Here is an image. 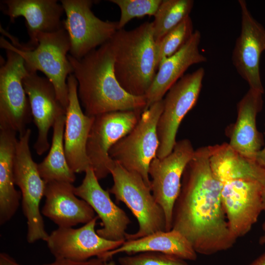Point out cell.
I'll return each mask as SVG.
<instances>
[{
    "label": "cell",
    "mask_w": 265,
    "mask_h": 265,
    "mask_svg": "<svg viewBox=\"0 0 265 265\" xmlns=\"http://www.w3.org/2000/svg\"><path fill=\"white\" fill-rule=\"evenodd\" d=\"M222 187L212 170L208 146L195 150L183 173L172 229L185 236L197 253L212 255L231 248L236 242L223 209Z\"/></svg>",
    "instance_id": "obj_1"
},
{
    "label": "cell",
    "mask_w": 265,
    "mask_h": 265,
    "mask_svg": "<svg viewBox=\"0 0 265 265\" xmlns=\"http://www.w3.org/2000/svg\"><path fill=\"white\" fill-rule=\"evenodd\" d=\"M78 83V97L84 113L91 117L116 111L141 110L145 96H135L120 85L114 70V55L109 41L80 59L68 54Z\"/></svg>",
    "instance_id": "obj_2"
},
{
    "label": "cell",
    "mask_w": 265,
    "mask_h": 265,
    "mask_svg": "<svg viewBox=\"0 0 265 265\" xmlns=\"http://www.w3.org/2000/svg\"><path fill=\"white\" fill-rule=\"evenodd\" d=\"M109 41L120 86L132 95L145 96L159 67L152 23L145 22L130 30H117Z\"/></svg>",
    "instance_id": "obj_3"
},
{
    "label": "cell",
    "mask_w": 265,
    "mask_h": 265,
    "mask_svg": "<svg viewBox=\"0 0 265 265\" xmlns=\"http://www.w3.org/2000/svg\"><path fill=\"white\" fill-rule=\"evenodd\" d=\"M37 46L33 49L17 47L0 38V47L11 50L23 59L29 72L43 73L53 85L57 98L66 109L68 105L67 78L73 70L68 58L70 50L68 35L64 27L51 33H41L37 36Z\"/></svg>",
    "instance_id": "obj_4"
},
{
    "label": "cell",
    "mask_w": 265,
    "mask_h": 265,
    "mask_svg": "<svg viewBox=\"0 0 265 265\" xmlns=\"http://www.w3.org/2000/svg\"><path fill=\"white\" fill-rule=\"evenodd\" d=\"M110 174L113 184L108 192L114 195L117 201L123 202L127 206L138 223L137 232L127 233L126 240L166 231L164 212L142 178L136 173L126 170L115 161Z\"/></svg>",
    "instance_id": "obj_5"
},
{
    "label": "cell",
    "mask_w": 265,
    "mask_h": 265,
    "mask_svg": "<svg viewBox=\"0 0 265 265\" xmlns=\"http://www.w3.org/2000/svg\"><path fill=\"white\" fill-rule=\"evenodd\" d=\"M163 106L162 99L144 110L135 127L109 151L113 160L139 174L150 188L149 169L159 148L157 125Z\"/></svg>",
    "instance_id": "obj_6"
},
{
    "label": "cell",
    "mask_w": 265,
    "mask_h": 265,
    "mask_svg": "<svg viewBox=\"0 0 265 265\" xmlns=\"http://www.w3.org/2000/svg\"><path fill=\"white\" fill-rule=\"evenodd\" d=\"M5 50L6 60L0 58V130H12L21 135L32 118L23 82L28 71L19 54Z\"/></svg>",
    "instance_id": "obj_7"
},
{
    "label": "cell",
    "mask_w": 265,
    "mask_h": 265,
    "mask_svg": "<svg viewBox=\"0 0 265 265\" xmlns=\"http://www.w3.org/2000/svg\"><path fill=\"white\" fill-rule=\"evenodd\" d=\"M204 76V69L200 67L184 75L165 94L157 125L159 144L157 157L163 158L172 151L182 121L197 103Z\"/></svg>",
    "instance_id": "obj_8"
},
{
    "label": "cell",
    "mask_w": 265,
    "mask_h": 265,
    "mask_svg": "<svg viewBox=\"0 0 265 265\" xmlns=\"http://www.w3.org/2000/svg\"><path fill=\"white\" fill-rule=\"evenodd\" d=\"M66 19L63 26L70 42V55L80 59L110 40L118 30V21H103L91 10L94 1L61 0Z\"/></svg>",
    "instance_id": "obj_9"
},
{
    "label": "cell",
    "mask_w": 265,
    "mask_h": 265,
    "mask_svg": "<svg viewBox=\"0 0 265 265\" xmlns=\"http://www.w3.org/2000/svg\"><path fill=\"white\" fill-rule=\"evenodd\" d=\"M143 111L121 110L94 116L87 142L90 167L100 180L110 174L115 164L109 155L110 148L135 127Z\"/></svg>",
    "instance_id": "obj_10"
},
{
    "label": "cell",
    "mask_w": 265,
    "mask_h": 265,
    "mask_svg": "<svg viewBox=\"0 0 265 265\" xmlns=\"http://www.w3.org/2000/svg\"><path fill=\"white\" fill-rule=\"evenodd\" d=\"M194 151L189 140L182 139L176 142L168 156L156 157L150 163L151 190L164 212L167 231L172 229L173 207L180 191L183 173Z\"/></svg>",
    "instance_id": "obj_11"
},
{
    "label": "cell",
    "mask_w": 265,
    "mask_h": 265,
    "mask_svg": "<svg viewBox=\"0 0 265 265\" xmlns=\"http://www.w3.org/2000/svg\"><path fill=\"white\" fill-rule=\"evenodd\" d=\"M264 186L251 180H236L222 184V205L229 230L235 239L248 234L264 212Z\"/></svg>",
    "instance_id": "obj_12"
},
{
    "label": "cell",
    "mask_w": 265,
    "mask_h": 265,
    "mask_svg": "<svg viewBox=\"0 0 265 265\" xmlns=\"http://www.w3.org/2000/svg\"><path fill=\"white\" fill-rule=\"evenodd\" d=\"M98 218L96 216L79 228L58 227L52 231L46 242L55 259L83 262L94 257L99 258L121 246L124 241L107 240L97 233Z\"/></svg>",
    "instance_id": "obj_13"
},
{
    "label": "cell",
    "mask_w": 265,
    "mask_h": 265,
    "mask_svg": "<svg viewBox=\"0 0 265 265\" xmlns=\"http://www.w3.org/2000/svg\"><path fill=\"white\" fill-rule=\"evenodd\" d=\"M241 10V30L232 55L233 64L250 88L264 93L260 62L265 51V28L250 12L246 1L239 0Z\"/></svg>",
    "instance_id": "obj_14"
},
{
    "label": "cell",
    "mask_w": 265,
    "mask_h": 265,
    "mask_svg": "<svg viewBox=\"0 0 265 265\" xmlns=\"http://www.w3.org/2000/svg\"><path fill=\"white\" fill-rule=\"evenodd\" d=\"M23 82L38 130L34 148L40 156L49 148L50 129L59 117L66 115V109L57 99L53 85L46 77L39 76L37 72H28Z\"/></svg>",
    "instance_id": "obj_15"
},
{
    "label": "cell",
    "mask_w": 265,
    "mask_h": 265,
    "mask_svg": "<svg viewBox=\"0 0 265 265\" xmlns=\"http://www.w3.org/2000/svg\"><path fill=\"white\" fill-rule=\"evenodd\" d=\"M68 105L66 108L64 132L66 158L75 173L85 172L91 168L87 154V142L94 117L83 112L78 97V81L72 74L67 78Z\"/></svg>",
    "instance_id": "obj_16"
},
{
    "label": "cell",
    "mask_w": 265,
    "mask_h": 265,
    "mask_svg": "<svg viewBox=\"0 0 265 265\" xmlns=\"http://www.w3.org/2000/svg\"><path fill=\"white\" fill-rule=\"evenodd\" d=\"M74 192L86 201L101 219L102 228L96 230L100 237L110 240H126V230L131 220L125 211L113 203L108 191L102 187L91 168L85 172L81 184L74 187Z\"/></svg>",
    "instance_id": "obj_17"
},
{
    "label": "cell",
    "mask_w": 265,
    "mask_h": 265,
    "mask_svg": "<svg viewBox=\"0 0 265 265\" xmlns=\"http://www.w3.org/2000/svg\"><path fill=\"white\" fill-rule=\"evenodd\" d=\"M0 4L11 22L20 16L25 18L29 38L25 45L26 49L37 46L39 34L53 32L63 27L61 18L64 10L56 0H2Z\"/></svg>",
    "instance_id": "obj_18"
},
{
    "label": "cell",
    "mask_w": 265,
    "mask_h": 265,
    "mask_svg": "<svg viewBox=\"0 0 265 265\" xmlns=\"http://www.w3.org/2000/svg\"><path fill=\"white\" fill-rule=\"evenodd\" d=\"M74 187L72 183L68 182H46V200L41 212L58 227L86 224L96 216L92 207L77 197Z\"/></svg>",
    "instance_id": "obj_19"
},
{
    "label": "cell",
    "mask_w": 265,
    "mask_h": 265,
    "mask_svg": "<svg viewBox=\"0 0 265 265\" xmlns=\"http://www.w3.org/2000/svg\"><path fill=\"white\" fill-rule=\"evenodd\" d=\"M201 39L200 32L195 30L188 41L178 51L160 63L145 95L146 106L144 110L162 100L169 89L184 76L190 66L207 61L206 57L199 51Z\"/></svg>",
    "instance_id": "obj_20"
},
{
    "label": "cell",
    "mask_w": 265,
    "mask_h": 265,
    "mask_svg": "<svg viewBox=\"0 0 265 265\" xmlns=\"http://www.w3.org/2000/svg\"><path fill=\"white\" fill-rule=\"evenodd\" d=\"M263 93L252 88L237 104V118L229 132V145L241 155L255 159L264 140L256 126V118L263 109Z\"/></svg>",
    "instance_id": "obj_21"
},
{
    "label": "cell",
    "mask_w": 265,
    "mask_h": 265,
    "mask_svg": "<svg viewBox=\"0 0 265 265\" xmlns=\"http://www.w3.org/2000/svg\"><path fill=\"white\" fill-rule=\"evenodd\" d=\"M145 252L169 254L186 261H195L197 257V253L187 238L179 232L171 229L157 232L137 239L126 240L119 247L106 252L99 258L109 261L119 253L132 255Z\"/></svg>",
    "instance_id": "obj_22"
},
{
    "label": "cell",
    "mask_w": 265,
    "mask_h": 265,
    "mask_svg": "<svg viewBox=\"0 0 265 265\" xmlns=\"http://www.w3.org/2000/svg\"><path fill=\"white\" fill-rule=\"evenodd\" d=\"M212 172L222 184L236 180H251L265 186V169L255 159L246 157L228 143L208 146Z\"/></svg>",
    "instance_id": "obj_23"
},
{
    "label": "cell",
    "mask_w": 265,
    "mask_h": 265,
    "mask_svg": "<svg viewBox=\"0 0 265 265\" xmlns=\"http://www.w3.org/2000/svg\"><path fill=\"white\" fill-rule=\"evenodd\" d=\"M16 132L0 130V223L9 221L17 212L21 193L15 188L14 160Z\"/></svg>",
    "instance_id": "obj_24"
},
{
    "label": "cell",
    "mask_w": 265,
    "mask_h": 265,
    "mask_svg": "<svg viewBox=\"0 0 265 265\" xmlns=\"http://www.w3.org/2000/svg\"><path fill=\"white\" fill-rule=\"evenodd\" d=\"M66 115L59 117L53 128L52 144L47 157L37 168L41 178L45 182L51 181L73 183L75 173L70 168L65 156L64 147V132Z\"/></svg>",
    "instance_id": "obj_25"
},
{
    "label": "cell",
    "mask_w": 265,
    "mask_h": 265,
    "mask_svg": "<svg viewBox=\"0 0 265 265\" xmlns=\"http://www.w3.org/2000/svg\"><path fill=\"white\" fill-rule=\"evenodd\" d=\"M193 5L192 0H162L152 22L156 42L189 16Z\"/></svg>",
    "instance_id": "obj_26"
},
{
    "label": "cell",
    "mask_w": 265,
    "mask_h": 265,
    "mask_svg": "<svg viewBox=\"0 0 265 265\" xmlns=\"http://www.w3.org/2000/svg\"><path fill=\"white\" fill-rule=\"evenodd\" d=\"M194 31L192 19L188 16L157 42L159 66L164 59L178 51L188 41Z\"/></svg>",
    "instance_id": "obj_27"
},
{
    "label": "cell",
    "mask_w": 265,
    "mask_h": 265,
    "mask_svg": "<svg viewBox=\"0 0 265 265\" xmlns=\"http://www.w3.org/2000/svg\"><path fill=\"white\" fill-rule=\"evenodd\" d=\"M120 8L121 15L118 30L135 18L154 16L162 0H109Z\"/></svg>",
    "instance_id": "obj_28"
},
{
    "label": "cell",
    "mask_w": 265,
    "mask_h": 265,
    "mask_svg": "<svg viewBox=\"0 0 265 265\" xmlns=\"http://www.w3.org/2000/svg\"><path fill=\"white\" fill-rule=\"evenodd\" d=\"M121 265H190L186 260L169 254L145 252L121 257Z\"/></svg>",
    "instance_id": "obj_29"
},
{
    "label": "cell",
    "mask_w": 265,
    "mask_h": 265,
    "mask_svg": "<svg viewBox=\"0 0 265 265\" xmlns=\"http://www.w3.org/2000/svg\"><path fill=\"white\" fill-rule=\"evenodd\" d=\"M104 260L97 257L90 259L83 262L74 261L65 259H55L51 263L41 265H100Z\"/></svg>",
    "instance_id": "obj_30"
},
{
    "label": "cell",
    "mask_w": 265,
    "mask_h": 265,
    "mask_svg": "<svg viewBox=\"0 0 265 265\" xmlns=\"http://www.w3.org/2000/svg\"><path fill=\"white\" fill-rule=\"evenodd\" d=\"M0 265H21L6 253L0 254Z\"/></svg>",
    "instance_id": "obj_31"
},
{
    "label": "cell",
    "mask_w": 265,
    "mask_h": 265,
    "mask_svg": "<svg viewBox=\"0 0 265 265\" xmlns=\"http://www.w3.org/2000/svg\"><path fill=\"white\" fill-rule=\"evenodd\" d=\"M256 160L265 169V144L257 155Z\"/></svg>",
    "instance_id": "obj_32"
},
{
    "label": "cell",
    "mask_w": 265,
    "mask_h": 265,
    "mask_svg": "<svg viewBox=\"0 0 265 265\" xmlns=\"http://www.w3.org/2000/svg\"><path fill=\"white\" fill-rule=\"evenodd\" d=\"M248 265H265V252Z\"/></svg>",
    "instance_id": "obj_33"
},
{
    "label": "cell",
    "mask_w": 265,
    "mask_h": 265,
    "mask_svg": "<svg viewBox=\"0 0 265 265\" xmlns=\"http://www.w3.org/2000/svg\"><path fill=\"white\" fill-rule=\"evenodd\" d=\"M262 197L264 206V212L265 213V186H264ZM262 229L263 230V232L265 231V219L262 225Z\"/></svg>",
    "instance_id": "obj_34"
},
{
    "label": "cell",
    "mask_w": 265,
    "mask_h": 265,
    "mask_svg": "<svg viewBox=\"0 0 265 265\" xmlns=\"http://www.w3.org/2000/svg\"><path fill=\"white\" fill-rule=\"evenodd\" d=\"M259 243L261 245H265V231L260 236L259 239Z\"/></svg>",
    "instance_id": "obj_35"
},
{
    "label": "cell",
    "mask_w": 265,
    "mask_h": 265,
    "mask_svg": "<svg viewBox=\"0 0 265 265\" xmlns=\"http://www.w3.org/2000/svg\"><path fill=\"white\" fill-rule=\"evenodd\" d=\"M100 265H116L114 261L110 260L109 261H105L103 262Z\"/></svg>",
    "instance_id": "obj_36"
}]
</instances>
